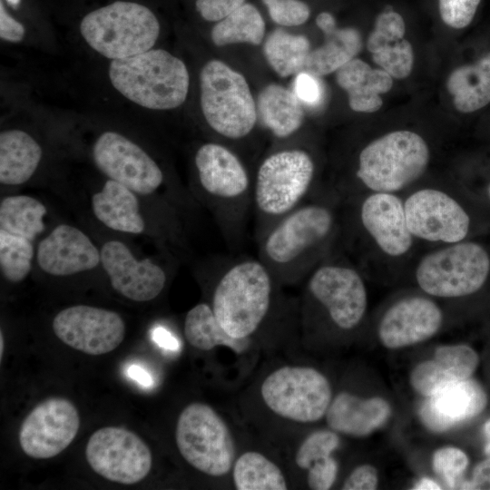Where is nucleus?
I'll list each match as a JSON object with an SVG mask.
<instances>
[{"instance_id":"nucleus-22","label":"nucleus","mask_w":490,"mask_h":490,"mask_svg":"<svg viewBox=\"0 0 490 490\" xmlns=\"http://www.w3.org/2000/svg\"><path fill=\"white\" fill-rule=\"evenodd\" d=\"M101 254L82 230L61 224L38 245L37 263L46 273L69 276L94 269Z\"/></svg>"},{"instance_id":"nucleus-53","label":"nucleus","mask_w":490,"mask_h":490,"mask_svg":"<svg viewBox=\"0 0 490 490\" xmlns=\"http://www.w3.org/2000/svg\"><path fill=\"white\" fill-rule=\"evenodd\" d=\"M3 343H4V339H3V333L1 331V335H0V344H1V347H0V358H2L3 357Z\"/></svg>"},{"instance_id":"nucleus-4","label":"nucleus","mask_w":490,"mask_h":490,"mask_svg":"<svg viewBox=\"0 0 490 490\" xmlns=\"http://www.w3.org/2000/svg\"><path fill=\"white\" fill-rule=\"evenodd\" d=\"M108 76L123 97L151 110L179 107L186 100L190 85L185 64L163 49L112 60Z\"/></svg>"},{"instance_id":"nucleus-41","label":"nucleus","mask_w":490,"mask_h":490,"mask_svg":"<svg viewBox=\"0 0 490 490\" xmlns=\"http://www.w3.org/2000/svg\"><path fill=\"white\" fill-rule=\"evenodd\" d=\"M481 0H438L439 15L449 27L462 29L470 24Z\"/></svg>"},{"instance_id":"nucleus-45","label":"nucleus","mask_w":490,"mask_h":490,"mask_svg":"<svg viewBox=\"0 0 490 490\" xmlns=\"http://www.w3.org/2000/svg\"><path fill=\"white\" fill-rule=\"evenodd\" d=\"M378 477L376 468L362 465L355 468L345 480L344 490H373L377 486Z\"/></svg>"},{"instance_id":"nucleus-37","label":"nucleus","mask_w":490,"mask_h":490,"mask_svg":"<svg viewBox=\"0 0 490 490\" xmlns=\"http://www.w3.org/2000/svg\"><path fill=\"white\" fill-rule=\"evenodd\" d=\"M32 240L0 230V269L10 282L24 280L32 268Z\"/></svg>"},{"instance_id":"nucleus-49","label":"nucleus","mask_w":490,"mask_h":490,"mask_svg":"<svg viewBox=\"0 0 490 490\" xmlns=\"http://www.w3.org/2000/svg\"><path fill=\"white\" fill-rule=\"evenodd\" d=\"M128 375L131 378L136 380L143 386H151L152 378L149 374L137 365H132L128 368Z\"/></svg>"},{"instance_id":"nucleus-23","label":"nucleus","mask_w":490,"mask_h":490,"mask_svg":"<svg viewBox=\"0 0 490 490\" xmlns=\"http://www.w3.org/2000/svg\"><path fill=\"white\" fill-rule=\"evenodd\" d=\"M406 24L400 14L385 10L376 18L367 47L372 60L392 78L404 79L412 72L414 51L404 38Z\"/></svg>"},{"instance_id":"nucleus-24","label":"nucleus","mask_w":490,"mask_h":490,"mask_svg":"<svg viewBox=\"0 0 490 490\" xmlns=\"http://www.w3.org/2000/svg\"><path fill=\"white\" fill-rule=\"evenodd\" d=\"M478 363V355L466 345L441 346L433 359L413 369L410 383L416 392L429 397L447 384L470 378Z\"/></svg>"},{"instance_id":"nucleus-35","label":"nucleus","mask_w":490,"mask_h":490,"mask_svg":"<svg viewBox=\"0 0 490 490\" xmlns=\"http://www.w3.org/2000/svg\"><path fill=\"white\" fill-rule=\"evenodd\" d=\"M233 482L238 490H286L282 471L264 455L256 451L243 453L234 462Z\"/></svg>"},{"instance_id":"nucleus-20","label":"nucleus","mask_w":490,"mask_h":490,"mask_svg":"<svg viewBox=\"0 0 490 490\" xmlns=\"http://www.w3.org/2000/svg\"><path fill=\"white\" fill-rule=\"evenodd\" d=\"M443 322L439 307L422 297H410L394 304L383 316L378 336L388 348H399L434 336Z\"/></svg>"},{"instance_id":"nucleus-29","label":"nucleus","mask_w":490,"mask_h":490,"mask_svg":"<svg viewBox=\"0 0 490 490\" xmlns=\"http://www.w3.org/2000/svg\"><path fill=\"white\" fill-rule=\"evenodd\" d=\"M42 158V148L27 132L10 129L0 133V182L19 185L27 181L36 171Z\"/></svg>"},{"instance_id":"nucleus-51","label":"nucleus","mask_w":490,"mask_h":490,"mask_svg":"<svg viewBox=\"0 0 490 490\" xmlns=\"http://www.w3.org/2000/svg\"><path fill=\"white\" fill-rule=\"evenodd\" d=\"M415 490H439L441 486L431 478L420 479L414 487Z\"/></svg>"},{"instance_id":"nucleus-34","label":"nucleus","mask_w":490,"mask_h":490,"mask_svg":"<svg viewBox=\"0 0 490 490\" xmlns=\"http://www.w3.org/2000/svg\"><path fill=\"white\" fill-rule=\"evenodd\" d=\"M263 52L272 69L279 76L287 77L304 70L310 44L304 35L276 29L265 40Z\"/></svg>"},{"instance_id":"nucleus-3","label":"nucleus","mask_w":490,"mask_h":490,"mask_svg":"<svg viewBox=\"0 0 490 490\" xmlns=\"http://www.w3.org/2000/svg\"><path fill=\"white\" fill-rule=\"evenodd\" d=\"M315 174L312 156L300 148L273 152L261 162L252 188L257 240L275 222L309 199Z\"/></svg>"},{"instance_id":"nucleus-50","label":"nucleus","mask_w":490,"mask_h":490,"mask_svg":"<svg viewBox=\"0 0 490 490\" xmlns=\"http://www.w3.org/2000/svg\"><path fill=\"white\" fill-rule=\"evenodd\" d=\"M474 196L486 206L490 207V176L479 188Z\"/></svg>"},{"instance_id":"nucleus-19","label":"nucleus","mask_w":490,"mask_h":490,"mask_svg":"<svg viewBox=\"0 0 490 490\" xmlns=\"http://www.w3.org/2000/svg\"><path fill=\"white\" fill-rule=\"evenodd\" d=\"M359 220L363 229L387 256L400 257L413 245L404 201L392 192H371L361 202Z\"/></svg>"},{"instance_id":"nucleus-7","label":"nucleus","mask_w":490,"mask_h":490,"mask_svg":"<svg viewBox=\"0 0 490 490\" xmlns=\"http://www.w3.org/2000/svg\"><path fill=\"white\" fill-rule=\"evenodd\" d=\"M429 160L428 145L419 134L394 131L361 150L356 177L372 192L395 193L421 177Z\"/></svg>"},{"instance_id":"nucleus-10","label":"nucleus","mask_w":490,"mask_h":490,"mask_svg":"<svg viewBox=\"0 0 490 490\" xmlns=\"http://www.w3.org/2000/svg\"><path fill=\"white\" fill-rule=\"evenodd\" d=\"M201 107L210 127L232 140L253 130L257 107L242 74L220 60L207 62L200 74Z\"/></svg>"},{"instance_id":"nucleus-44","label":"nucleus","mask_w":490,"mask_h":490,"mask_svg":"<svg viewBox=\"0 0 490 490\" xmlns=\"http://www.w3.org/2000/svg\"><path fill=\"white\" fill-rule=\"evenodd\" d=\"M294 93L299 101L310 105L318 103L322 97L321 85L317 76L304 71L299 72L295 78Z\"/></svg>"},{"instance_id":"nucleus-30","label":"nucleus","mask_w":490,"mask_h":490,"mask_svg":"<svg viewBox=\"0 0 490 490\" xmlns=\"http://www.w3.org/2000/svg\"><path fill=\"white\" fill-rule=\"evenodd\" d=\"M257 113L261 123L279 139L294 134L304 118L295 93L275 83L267 85L259 94Z\"/></svg>"},{"instance_id":"nucleus-47","label":"nucleus","mask_w":490,"mask_h":490,"mask_svg":"<svg viewBox=\"0 0 490 490\" xmlns=\"http://www.w3.org/2000/svg\"><path fill=\"white\" fill-rule=\"evenodd\" d=\"M462 489L490 490V457L478 463L470 481L461 485Z\"/></svg>"},{"instance_id":"nucleus-5","label":"nucleus","mask_w":490,"mask_h":490,"mask_svg":"<svg viewBox=\"0 0 490 490\" xmlns=\"http://www.w3.org/2000/svg\"><path fill=\"white\" fill-rule=\"evenodd\" d=\"M194 164L221 231L230 241L238 240L252 208L253 181L244 164L233 152L215 142L204 143L197 150Z\"/></svg>"},{"instance_id":"nucleus-8","label":"nucleus","mask_w":490,"mask_h":490,"mask_svg":"<svg viewBox=\"0 0 490 490\" xmlns=\"http://www.w3.org/2000/svg\"><path fill=\"white\" fill-rule=\"evenodd\" d=\"M407 227L414 238L445 244L469 240L476 230L490 228V207H467L452 195L432 188L411 193L404 201Z\"/></svg>"},{"instance_id":"nucleus-9","label":"nucleus","mask_w":490,"mask_h":490,"mask_svg":"<svg viewBox=\"0 0 490 490\" xmlns=\"http://www.w3.org/2000/svg\"><path fill=\"white\" fill-rule=\"evenodd\" d=\"M426 254L416 270L418 286L441 298L475 295L490 282V246L466 240Z\"/></svg>"},{"instance_id":"nucleus-15","label":"nucleus","mask_w":490,"mask_h":490,"mask_svg":"<svg viewBox=\"0 0 490 490\" xmlns=\"http://www.w3.org/2000/svg\"><path fill=\"white\" fill-rule=\"evenodd\" d=\"M92 154L103 174L134 192L153 193L163 182V172L154 160L121 133L103 132L94 142Z\"/></svg>"},{"instance_id":"nucleus-2","label":"nucleus","mask_w":490,"mask_h":490,"mask_svg":"<svg viewBox=\"0 0 490 490\" xmlns=\"http://www.w3.org/2000/svg\"><path fill=\"white\" fill-rule=\"evenodd\" d=\"M222 269L212 293V311L230 336L250 338L270 310L278 281L259 259L237 260Z\"/></svg>"},{"instance_id":"nucleus-46","label":"nucleus","mask_w":490,"mask_h":490,"mask_svg":"<svg viewBox=\"0 0 490 490\" xmlns=\"http://www.w3.org/2000/svg\"><path fill=\"white\" fill-rule=\"evenodd\" d=\"M25 34L24 26L15 19L0 0V37L10 43L21 42Z\"/></svg>"},{"instance_id":"nucleus-28","label":"nucleus","mask_w":490,"mask_h":490,"mask_svg":"<svg viewBox=\"0 0 490 490\" xmlns=\"http://www.w3.org/2000/svg\"><path fill=\"white\" fill-rule=\"evenodd\" d=\"M92 208L95 217L112 230L132 234L144 230L134 191L113 180H108L101 191L93 195Z\"/></svg>"},{"instance_id":"nucleus-12","label":"nucleus","mask_w":490,"mask_h":490,"mask_svg":"<svg viewBox=\"0 0 490 490\" xmlns=\"http://www.w3.org/2000/svg\"><path fill=\"white\" fill-rule=\"evenodd\" d=\"M260 394L272 412L299 423L322 418L332 395L330 384L323 374L300 366H286L271 372L263 380Z\"/></svg>"},{"instance_id":"nucleus-21","label":"nucleus","mask_w":490,"mask_h":490,"mask_svg":"<svg viewBox=\"0 0 490 490\" xmlns=\"http://www.w3.org/2000/svg\"><path fill=\"white\" fill-rule=\"evenodd\" d=\"M426 397L420 416L426 426L436 432L474 418L487 404L485 390L471 378L447 384Z\"/></svg>"},{"instance_id":"nucleus-27","label":"nucleus","mask_w":490,"mask_h":490,"mask_svg":"<svg viewBox=\"0 0 490 490\" xmlns=\"http://www.w3.org/2000/svg\"><path fill=\"white\" fill-rule=\"evenodd\" d=\"M338 84L346 91L349 107L358 113H375L383 105L381 94L393 86V78L383 69H374L354 58L336 71Z\"/></svg>"},{"instance_id":"nucleus-25","label":"nucleus","mask_w":490,"mask_h":490,"mask_svg":"<svg viewBox=\"0 0 490 490\" xmlns=\"http://www.w3.org/2000/svg\"><path fill=\"white\" fill-rule=\"evenodd\" d=\"M390 415L389 404L381 397L361 398L342 392L330 402L326 420L335 432L365 436L383 426Z\"/></svg>"},{"instance_id":"nucleus-42","label":"nucleus","mask_w":490,"mask_h":490,"mask_svg":"<svg viewBox=\"0 0 490 490\" xmlns=\"http://www.w3.org/2000/svg\"><path fill=\"white\" fill-rule=\"evenodd\" d=\"M338 471L337 461L328 456L316 462L308 469V485L314 490L329 489L336 481Z\"/></svg>"},{"instance_id":"nucleus-16","label":"nucleus","mask_w":490,"mask_h":490,"mask_svg":"<svg viewBox=\"0 0 490 490\" xmlns=\"http://www.w3.org/2000/svg\"><path fill=\"white\" fill-rule=\"evenodd\" d=\"M80 426L75 406L64 397H50L38 404L19 430L23 452L35 459L59 455L74 439Z\"/></svg>"},{"instance_id":"nucleus-40","label":"nucleus","mask_w":490,"mask_h":490,"mask_svg":"<svg viewBox=\"0 0 490 490\" xmlns=\"http://www.w3.org/2000/svg\"><path fill=\"white\" fill-rule=\"evenodd\" d=\"M270 18L285 26L300 25L309 17V5L300 0H262Z\"/></svg>"},{"instance_id":"nucleus-6","label":"nucleus","mask_w":490,"mask_h":490,"mask_svg":"<svg viewBox=\"0 0 490 490\" xmlns=\"http://www.w3.org/2000/svg\"><path fill=\"white\" fill-rule=\"evenodd\" d=\"M80 33L93 51L118 60L152 49L160 34V24L147 6L115 1L85 15Z\"/></svg>"},{"instance_id":"nucleus-1","label":"nucleus","mask_w":490,"mask_h":490,"mask_svg":"<svg viewBox=\"0 0 490 490\" xmlns=\"http://www.w3.org/2000/svg\"><path fill=\"white\" fill-rule=\"evenodd\" d=\"M337 227L334 207L309 198L258 239V259L278 282H291L313 270Z\"/></svg>"},{"instance_id":"nucleus-48","label":"nucleus","mask_w":490,"mask_h":490,"mask_svg":"<svg viewBox=\"0 0 490 490\" xmlns=\"http://www.w3.org/2000/svg\"><path fill=\"white\" fill-rule=\"evenodd\" d=\"M152 336L154 342L161 348L171 350H177L179 348L178 340L164 328H155Z\"/></svg>"},{"instance_id":"nucleus-14","label":"nucleus","mask_w":490,"mask_h":490,"mask_svg":"<svg viewBox=\"0 0 490 490\" xmlns=\"http://www.w3.org/2000/svg\"><path fill=\"white\" fill-rule=\"evenodd\" d=\"M307 290L341 329L354 328L366 313L368 294L363 279L348 265L319 263L309 278Z\"/></svg>"},{"instance_id":"nucleus-33","label":"nucleus","mask_w":490,"mask_h":490,"mask_svg":"<svg viewBox=\"0 0 490 490\" xmlns=\"http://www.w3.org/2000/svg\"><path fill=\"white\" fill-rule=\"evenodd\" d=\"M46 208L26 195L8 196L0 203V230L33 240L43 232Z\"/></svg>"},{"instance_id":"nucleus-43","label":"nucleus","mask_w":490,"mask_h":490,"mask_svg":"<svg viewBox=\"0 0 490 490\" xmlns=\"http://www.w3.org/2000/svg\"><path fill=\"white\" fill-rule=\"evenodd\" d=\"M245 4V0H195V6L201 17L210 22H219Z\"/></svg>"},{"instance_id":"nucleus-39","label":"nucleus","mask_w":490,"mask_h":490,"mask_svg":"<svg viewBox=\"0 0 490 490\" xmlns=\"http://www.w3.org/2000/svg\"><path fill=\"white\" fill-rule=\"evenodd\" d=\"M468 457L456 447H443L433 456L434 471L443 477L448 488H456L457 481L468 466Z\"/></svg>"},{"instance_id":"nucleus-17","label":"nucleus","mask_w":490,"mask_h":490,"mask_svg":"<svg viewBox=\"0 0 490 490\" xmlns=\"http://www.w3.org/2000/svg\"><path fill=\"white\" fill-rule=\"evenodd\" d=\"M125 329L118 313L87 305L66 308L53 319L54 335L63 343L93 356L114 350L122 342Z\"/></svg>"},{"instance_id":"nucleus-38","label":"nucleus","mask_w":490,"mask_h":490,"mask_svg":"<svg viewBox=\"0 0 490 490\" xmlns=\"http://www.w3.org/2000/svg\"><path fill=\"white\" fill-rule=\"evenodd\" d=\"M339 445V437L334 430H318L309 435L295 456L297 466L308 470L313 464L331 456Z\"/></svg>"},{"instance_id":"nucleus-11","label":"nucleus","mask_w":490,"mask_h":490,"mask_svg":"<svg viewBox=\"0 0 490 490\" xmlns=\"http://www.w3.org/2000/svg\"><path fill=\"white\" fill-rule=\"evenodd\" d=\"M175 441L181 456L198 471L222 476L234 465L236 446L222 417L209 405L195 402L181 412Z\"/></svg>"},{"instance_id":"nucleus-13","label":"nucleus","mask_w":490,"mask_h":490,"mask_svg":"<svg viewBox=\"0 0 490 490\" xmlns=\"http://www.w3.org/2000/svg\"><path fill=\"white\" fill-rule=\"evenodd\" d=\"M92 469L103 478L133 485L145 478L152 467L149 446L132 431L120 426L96 430L85 447Z\"/></svg>"},{"instance_id":"nucleus-31","label":"nucleus","mask_w":490,"mask_h":490,"mask_svg":"<svg viewBox=\"0 0 490 490\" xmlns=\"http://www.w3.org/2000/svg\"><path fill=\"white\" fill-rule=\"evenodd\" d=\"M446 88L460 113H473L490 103V53L473 64L456 68L447 77Z\"/></svg>"},{"instance_id":"nucleus-36","label":"nucleus","mask_w":490,"mask_h":490,"mask_svg":"<svg viewBox=\"0 0 490 490\" xmlns=\"http://www.w3.org/2000/svg\"><path fill=\"white\" fill-rule=\"evenodd\" d=\"M265 23L258 9L244 4L219 21L211 29V36L217 46L236 43L260 44L264 37Z\"/></svg>"},{"instance_id":"nucleus-26","label":"nucleus","mask_w":490,"mask_h":490,"mask_svg":"<svg viewBox=\"0 0 490 490\" xmlns=\"http://www.w3.org/2000/svg\"><path fill=\"white\" fill-rule=\"evenodd\" d=\"M316 24L323 32L325 42L309 52L303 71L323 76L354 59L362 48V38L355 28H338L335 17L328 12H321L316 18Z\"/></svg>"},{"instance_id":"nucleus-18","label":"nucleus","mask_w":490,"mask_h":490,"mask_svg":"<svg viewBox=\"0 0 490 490\" xmlns=\"http://www.w3.org/2000/svg\"><path fill=\"white\" fill-rule=\"evenodd\" d=\"M100 254L112 287L123 297L144 302L155 299L164 289L166 274L162 268L149 259L137 260L122 242L107 241Z\"/></svg>"},{"instance_id":"nucleus-32","label":"nucleus","mask_w":490,"mask_h":490,"mask_svg":"<svg viewBox=\"0 0 490 490\" xmlns=\"http://www.w3.org/2000/svg\"><path fill=\"white\" fill-rule=\"evenodd\" d=\"M184 336L191 346L206 351L225 346L240 354L250 344V338H236L230 336L207 303H199L188 311L184 320Z\"/></svg>"},{"instance_id":"nucleus-52","label":"nucleus","mask_w":490,"mask_h":490,"mask_svg":"<svg viewBox=\"0 0 490 490\" xmlns=\"http://www.w3.org/2000/svg\"><path fill=\"white\" fill-rule=\"evenodd\" d=\"M484 433L486 437V444L485 446V453L490 457V419L484 425Z\"/></svg>"}]
</instances>
